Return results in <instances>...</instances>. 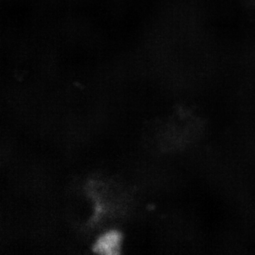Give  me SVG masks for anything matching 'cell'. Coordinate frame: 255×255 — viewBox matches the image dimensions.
I'll return each instance as SVG.
<instances>
[{
  "instance_id": "1",
  "label": "cell",
  "mask_w": 255,
  "mask_h": 255,
  "mask_svg": "<svg viewBox=\"0 0 255 255\" xmlns=\"http://www.w3.org/2000/svg\"><path fill=\"white\" fill-rule=\"evenodd\" d=\"M121 246V237L118 233L109 232L105 233L100 238L95 246V251L99 254H118Z\"/></svg>"
}]
</instances>
